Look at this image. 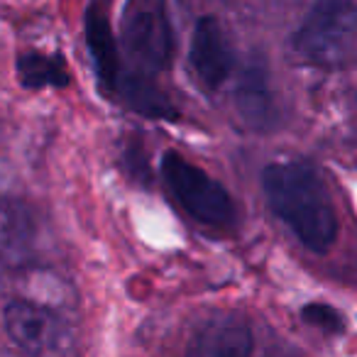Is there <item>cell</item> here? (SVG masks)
I'll return each instance as SVG.
<instances>
[{"instance_id": "3", "label": "cell", "mask_w": 357, "mask_h": 357, "mask_svg": "<svg viewBox=\"0 0 357 357\" xmlns=\"http://www.w3.org/2000/svg\"><path fill=\"white\" fill-rule=\"evenodd\" d=\"M162 174L169 191L176 196V201L191 213L196 220L208 225H228L235 218V204L230 194L211 178L204 169L191 164L176 152H164Z\"/></svg>"}, {"instance_id": "13", "label": "cell", "mask_w": 357, "mask_h": 357, "mask_svg": "<svg viewBox=\"0 0 357 357\" xmlns=\"http://www.w3.org/2000/svg\"><path fill=\"white\" fill-rule=\"evenodd\" d=\"M301 318L308 326L318 328L323 333H340L342 331V316L328 303H306L301 308Z\"/></svg>"}, {"instance_id": "12", "label": "cell", "mask_w": 357, "mask_h": 357, "mask_svg": "<svg viewBox=\"0 0 357 357\" xmlns=\"http://www.w3.org/2000/svg\"><path fill=\"white\" fill-rule=\"evenodd\" d=\"M113 93L120 96L128 108H132L135 113L144 115V118L169 120L176 115L167 96H164L144 74H128V71H125L118 79V84H115Z\"/></svg>"}, {"instance_id": "1", "label": "cell", "mask_w": 357, "mask_h": 357, "mask_svg": "<svg viewBox=\"0 0 357 357\" xmlns=\"http://www.w3.org/2000/svg\"><path fill=\"white\" fill-rule=\"evenodd\" d=\"M272 211L313 252H328L337 238V218L321 176L301 162H272L262 172Z\"/></svg>"}, {"instance_id": "11", "label": "cell", "mask_w": 357, "mask_h": 357, "mask_svg": "<svg viewBox=\"0 0 357 357\" xmlns=\"http://www.w3.org/2000/svg\"><path fill=\"white\" fill-rule=\"evenodd\" d=\"M15 74L22 89H66L71 84L69 66L61 54H45V52H22L15 61Z\"/></svg>"}, {"instance_id": "2", "label": "cell", "mask_w": 357, "mask_h": 357, "mask_svg": "<svg viewBox=\"0 0 357 357\" xmlns=\"http://www.w3.org/2000/svg\"><path fill=\"white\" fill-rule=\"evenodd\" d=\"M357 47V0H316L294 35V50L316 66H340Z\"/></svg>"}, {"instance_id": "7", "label": "cell", "mask_w": 357, "mask_h": 357, "mask_svg": "<svg viewBox=\"0 0 357 357\" xmlns=\"http://www.w3.org/2000/svg\"><path fill=\"white\" fill-rule=\"evenodd\" d=\"M189 59L199 81L206 89H218L233 69V52L225 40V32L213 15H206L196 22L191 35Z\"/></svg>"}, {"instance_id": "5", "label": "cell", "mask_w": 357, "mask_h": 357, "mask_svg": "<svg viewBox=\"0 0 357 357\" xmlns=\"http://www.w3.org/2000/svg\"><path fill=\"white\" fill-rule=\"evenodd\" d=\"M40 225L35 211L17 196H0V264L6 269H27L37 264Z\"/></svg>"}, {"instance_id": "10", "label": "cell", "mask_w": 357, "mask_h": 357, "mask_svg": "<svg viewBox=\"0 0 357 357\" xmlns=\"http://www.w3.org/2000/svg\"><path fill=\"white\" fill-rule=\"evenodd\" d=\"M235 103L250 128H272V123L277 120V110H274L272 89H269L267 71L262 64H250L240 76V84L235 89Z\"/></svg>"}, {"instance_id": "8", "label": "cell", "mask_w": 357, "mask_h": 357, "mask_svg": "<svg viewBox=\"0 0 357 357\" xmlns=\"http://www.w3.org/2000/svg\"><path fill=\"white\" fill-rule=\"evenodd\" d=\"M252 347V333L243 321L215 318L191 335L184 357H250Z\"/></svg>"}, {"instance_id": "6", "label": "cell", "mask_w": 357, "mask_h": 357, "mask_svg": "<svg viewBox=\"0 0 357 357\" xmlns=\"http://www.w3.org/2000/svg\"><path fill=\"white\" fill-rule=\"evenodd\" d=\"M3 328L13 345L27 357H42L56 337V318L30 298H10L3 308Z\"/></svg>"}, {"instance_id": "4", "label": "cell", "mask_w": 357, "mask_h": 357, "mask_svg": "<svg viewBox=\"0 0 357 357\" xmlns=\"http://www.w3.org/2000/svg\"><path fill=\"white\" fill-rule=\"evenodd\" d=\"M123 42L144 74H157L172 64L174 40L164 0H125Z\"/></svg>"}, {"instance_id": "9", "label": "cell", "mask_w": 357, "mask_h": 357, "mask_svg": "<svg viewBox=\"0 0 357 357\" xmlns=\"http://www.w3.org/2000/svg\"><path fill=\"white\" fill-rule=\"evenodd\" d=\"M86 45H89L91 59H93L98 81L108 93H113L115 84L123 76V64H120L118 42H115L113 27L108 22V15L100 6H91L84 17Z\"/></svg>"}]
</instances>
